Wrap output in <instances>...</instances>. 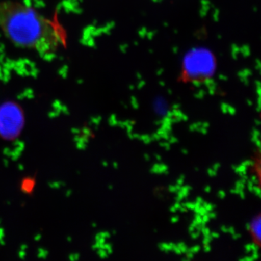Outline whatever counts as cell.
I'll return each mask as SVG.
<instances>
[{"label":"cell","instance_id":"e0dca14e","mask_svg":"<svg viewBox=\"0 0 261 261\" xmlns=\"http://www.w3.org/2000/svg\"><path fill=\"white\" fill-rule=\"evenodd\" d=\"M204 248H205V252H209L211 250V247L209 246V245H205Z\"/></svg>","mask_w":261,"mask_h":261},{"label":"cell","instance_id":"ac0fdd59","mask_svg":"<svg viewBox=\"0 0 261 261\" xmlns=\"http://www.w3.org/2000/svg\"><path fill=\"white\" fill-rule=\"evenodd\" d=\"M221 231L224 233L228 232V228H226V226H222L221 227Z\"/></svg>","mask_w":261,"mask_h":261},{"label":"cell","instance_id":"603a6c76","mask_svg":"<svg viewBox=\"0 0 261 261\" xmlns=\"http://www.w3.org/2000/svg\"><path fill=\"white\" fill-rule=\"evenodd\" d=\"M145 158L147 160V161H148V160L149 159V157L148 154H146V155H145Z\"/></svg>","mask_w":261,"mask_h":261},{"label":"cell","instance_id":"9a60e30c","mask_svg":"<svg viewBox=\"0 0 261 261\" xmlns=\"http://www.w3.org/2000/svg\"><path fill=\"white\" fill-rule=\"evenodd\" d=\"M194 254L192 252L189 251L187 252V259H192L193 257Z\"/></svg>","mask_w":261,"mask_h":261},{"label":"cell","instance_id":"277c9868","mask_svg":"<svg viewBox=\"0 0 261 261\" xmlns=\"http://www.w3.org/2000/svg\"><path fill=\"white\" fill-rule=\"evenodd\" d=\"M201 231H202L204 236H208V235L211 234L210 229L208 228L205 227V226H202V228H201Z\"/></svg>","mask_w":261,"mask_h":261},{"label":"cell","instance_id":"ba28073f","mask_svg":"<svg viewBox=\"0 0 261 261\" xmlns=\"http://www.w3.org/2000/svg\"><path fill=\"white\" fill-rule=\"evenodd\" d=\"M208 174L210 175L211 176H214L216 174V171H215L213 168H210L208 170Z\"/></svg>","mask_w":261,"mask_h":261},{"label":"cell","instance_id":"5bb4252c","mask_svg":"<svg viewBox=\"0 0 261 261\" xmlns=\"http://www.w3.org/2000/svg\"><path fill=\"white\" fill-rule=\"evenodd\" d=\"M220 166H221V165H220L219 163H216V164L214 165V167H213V169L217 171L218 169L220 168Z\"/></svg>","mask_w":261,"mask_h":261},{"label":"cell","instance_id":"44dd1931","mask_svg":"<svg viewBox=\"0 0 261 261\" xmlns=\"http://www.w3.org/2000/svg\"><path fill=\"white\" fill-rule=\"evenodd\" d=\"M205 190L206 192H210L211 191V187L209 186L206 187L205 188Z\"/></svg>","mask_w":261,"mask_h":261},{"label":"cell","instance_id":"5b68a950","mask_svg":"<svg viewBox=\"0 0 261 261\" xmlns=\"http://www.w3.org/2000/svg\"><path fill=\"white\" fill-rule=\"evenodd\" d=\"M200 247L199 246H195L192 247L191 250H190V252H192V253H196V252L200 251Z\"/></svg>","mask_w":261,"mask_h":261},{"label":"cell","instance_id":"52a82bcc","mask_svg":"<svg viewBox=\"0 0 261 261\" xmlns=\"http://www.w3.org/2000/svg\"><path fill=\"white\" fill-rule=\"evenodd\" d=\"M169 191L171 192H177L178 191L177 187L176 186H170Z\"/></svg>","mask_w":261,"mask_h":261},{"label":"cell","instance_id":"d6986e66","mask_svg":"<svg viewBox=\"0 0 261 261\" xmlns=\"http://www.w3.org/2000/svg\"><path fill=\"white\" fill-rule=\"evenodd\" d=\"M233 239H235V240H236V239H239V238H240V234H238V233H234L233 234Z\"/></svg>","mask_w":261,"mask_h":261},{"label":"cell","instance_id":"8fae6325","mask_svg":"<svg viewBox=\"0 0 261 261\" xmlns=\"http://www.w3.org/2000/svg\"><path fill=\"white\" fill-rule=\"evenodd\" d=\"M170 143H174V142H177V139L174 138V137H171L168 138Z\"/></svg>","mask_w":261,"mask_h":261},{"label":"cell","instance_id":"8992f818","mask_svg":"<svg viewBox=\"0 0 261 261\" xmlns=\"http://www.w3.org/2000/svg\"><path fill=\"white\" fill-rule=\"evenodd\" d=\"M252 192H255V195H257V197H260V189L258 187L254 186L253 190H252Z\"/></svg>","mask_w":261,"mask_h":261},{"label":"cell","instance_id":"30bf717a","mask_svg":"<svg viewBox=\"0 0 261 261\" xmlns=\"http://www.w3.org/2000/svg\"><path fill=\"white\" fill-rule=\"evenodd\" d=\"M252 164V163L250 161H245V162L243 163V166H246L247 168L248 167V166H251Z\"/></svg>","mask_w":261,"mask_h":261},{"label":"cell","instance_id":"2e32d148","mask_svg":"<svg viewBox=\"0 0 261 261\" xmlns=\"http://www.w3.org/2000/svg\"><path fill=\"white\" fill-rule=\"evenodd\" d=\"M211 236L212 237V238H219V234L218 233H211Z\"/></svg>","mask_w":261,"mask_h":261},{"label":"cell","instance_id":"6da1fadb","mask_svg":"<svg viewBox=\"0 0 261 261\" xmlns=\"http://www.w3.org/2000/svg\"><path fill=\"white\" fill-rule=\"evenodd\" d=\"M0 30L17 47L49 54L66 44L67 34L57 19L13 0L0 1Z\"/></svg>","mask_w":261,"mask_h":261},{"label":"cell","instance_id":"cb8c5ba5","mask_svg":"<svg viewBox=\"0 0 261 261\" xmlns=\"http://www.w3.org/2000/svg\"><path fill=\"white\" fill-rule=\"evenodd\" d=\"M183 152L184 153H187V150H185V149H183Z\"/></svg>","mask_w":261,"mask_h":261},{"label":"cell","instance_id":"7c38bea8","mask_svg":"<svg viewBox=\"0 0 261 261\" xmlns=\"http://www.w3.org/2000/svg\"><path fill=\"white\" fill-rule=\"evenodd\" d=\"M161 146H163V147H165L166 149H170V145L169 144L167 143V142H164V143H161Z\"/></svg>","mask_w":261,"mask_h":261},{"label":"cell","instance_id":"7a4b0ae2","mask_svg":"<svg viewBox=\"0 0 261 261\" xmlns=\"http://www.w3.org/2000/svg\"><path fill=\"white\" fill-rule=\"evenodd\" d=\"M215 67L212 53L205 49H196L185 57L181 75L186 82H202L214 75Z\"/></svg>","mask_w":261,"mask_h":261},{"label":"cell","instance_id":"ffe728a7","mask_svg":"<svg viewBox=\"0 0 261 261\" xmlns=\"http://www.w3.org/2000/svg\"><path fill=\"white\" fill-rule=\"evenodd\" d=\"M171 221H172V222H176V221H178V218L173 217L172 219H171Z\"/></svg>","mask_w":261,"mask_h":261},{"label":"cell","instance_id":"4fadbf2b","mask_svg":"<svg viewBox=\"0 0 261 261\" xmlns=\"http://www.w3.org/2000/svg\"><path fill=\"white\" fill-rule=\"evenodd\" d=\"M219 196L220 198H224L226 193L224 191H220L219 192Z\"/></svg>","mask_w":261,"mask_h":261},{"label":"cell","instance_id":"9c48e42d","mask_svg":"<svg viewBox=\"0 0 261 261\" xmlns=\"http://www.w3.org/2000/svg\"><path fill=\"white\" fill-rule=\"evenodd\" d=\"M199 236H200V233H199V231L198 232H195V231H192V237L193 238V239H197Z\"/></svg>","mask_w":261,"mask_h":261},{"label":"cell","instance_id":"7402d4cb","mask_svg":"<svg viewBox=\"0 0 261 261\" xmlns=\"http://www.w3.org/2000/svg\"><path fill=\"white\" fill-rule=\"evenodd\" d=\"M156 159L159 160V161H161V158L160 155H156Z\"/></svg>","mask_w":261,"mask_h":261},{"label":"cell","instance_id":"3957f363","mask_svg":"<svg viewBox=\"0 0 261 261\" xmlns=\"http://www.w3.org/2000/svg\"><path fill=\"white\" fill-rule=\"evenodd\" d=\"M250 228H251L252 233L255 234V238L257 239V241L260 242V216L257 217V219H255V221H254L252 223L251 225H250Z\"/></svg>","mask_w":261,"mask_h":261}]
</instances>
